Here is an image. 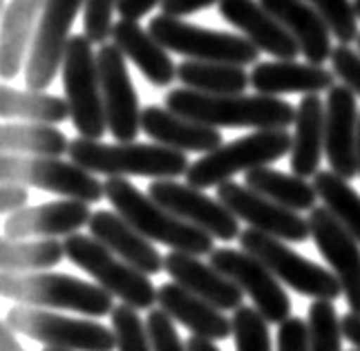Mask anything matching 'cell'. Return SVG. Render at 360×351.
<instances>
[{
  "mask_svg": "<svg viewBox=\"0 0 360 351\" xmlns=\"http://www.w3.org/2000/svg\"><path fill=\"white\" fill-rule=\"evenodd\" d=\"M166 108L213 128H289L295 108L273 94H206L191 87H175L166 96Z\"/></svg>",
  "mask_w": 360,
  "mask_h": 351,
  "instance_id": "6da1fadb",
  "label": "cell"
},
{
  "mask_svg": "<svg viewBox=\"0 0 360 351\" xmlns=\"http://www.w3.org/2000/svg\"><path fill=\"white\" fill-rule=\"evenodd\" d=\"M68 157L85 170L94 174H105V177L177 179L191 168L186 153L157 141L103 143L101 139L79 136V139L70 141Z\"/></svg>",
  "mask_w": 360,
  "mask_h": 351,
  "instance_id": "7a4b0ae2",
  "label": "cell"
},
{
  "mask_svg": "<svg viewBox=\"0 0 360 351\" xmlns=\"http://www.w3.org/2000/svg\"><path fill=\"white\" fill-rule=\"evenodd\" d=\"M105 199L115 206L121 217H126L132 226L143 233L148 240L168 246L170 250H184L193 255L213 253L215 237L195 224L177 217L159 202L139 191L128 177H108L103 181Z\"/></svg>",
  "mask_w": 360,
  "mask_h": 351,
  "instance_id": "3957f363",
  "label": "cell"
},
{
  "mask_svg": "<svg viewBox=\"0 0 360 351\" xmlns=\"http://www.w3.org/2000/svg\"><path fill=\"white\" fill-rule=\"evenodd\" d=\"M0 293L20 305L77 311L90 318L110 316L115 309V295L101 284H92L65 273H11L0 275Z\"/></svg>",
  "mask_w": 360,
  "mask_h": 351,
  "instance_id": "277c9868",
  "label": "cell"
},
{
  "mask_svg": "<svg viewBox=\"0 0 360 351\" xmlns=\"http://www.w3.org/2000/svg\"><path fill=\"white\" fill-rule=\"evenodd\" d=\"M63 244L72 264L92 275L96 284L119 298L123 305H130L136 311H150L157 305V289L150 282V275L134 269L94 235L72 233Z\"/></svg>",
  "mask_w": 360,
  "mask_h": 351,
  "instance_id": "5b68a950",
  "label": "cell"
},
{
  "mask_svg": "<svg viewBox=\"0 0 360 351\" xmlns=\"http://www.w3.org/2000/svg\"><path fill=\"white\" fill-rule=\"evenodd\" d=\"M291 143L293 136L287 132V128L255 130L242 139L221 143L193 161L186 172V181L206 191L210 186H219L221 181L233 179L238 172L276 164L278 159L291 153Z\"/></svg>",
  "mask_w": 360,
  "mask_h": 351,
  "instance_id": "8992f818",
  "label": "cell"
},
{
  "mask_svg": "<svg viewBox=\"0 0 360 351\" xmlns=\"http://www.w3.org/2000/svg\"><path fill=\"white\" fill-rule=\"evenodd\" d=\"M94 43L85 34H72L65 49L60 77L70 103V119L79 136L101 139L108 130L101 94V77Z\"/></svg>",
  "mask_w": 360,
  "mask_h": 351,
  "instance_id": "52a82bcc",
  "label": "cell"
},
{
  "mask_svg": "<svg viewBox=\"0 0 360 351\" xmlns=\"http://www.w3.org/2000/svg\"><path fill=\"white\" fill-rule=\"evenodd\" d=\"M148 30L170 52H177L186 58H195V60L233 63V65L246 68V65H255L259 52H262L244 34L200 27V25L186 23L184 18L166 16V14L150 18Z\"/></svg>",
  "mask_w": 360,
  "mask_h": 351,
  "instance_id": "ba28073f",
  "label": "cell"
},
{
  "mask_svg": "<svg viewBox=\"0 0 360 351\" xmlns=\"http://www.w3.org/2000/svg\"><path fill=\"white\" fill-rule=\"evenodd\" d=\"M0 177L3 181H20L68 199L96 204L105 197L103 184L96 174L79 166L77 161L45 155H14L3 153L0 157Z\"/></svg>",
  "mask_w": 360,
  "mask_h": 351,
  "instance_id": "9c48e42d",
  "label": "cell"
},
{
  "mask_svg": "<svg viewBox=\"0 0 360 351\" xmlns=\"http://www.w3.org/2000/svg\"><path fill=\"white\" fill-rule=\"evenodd\" d=\"M240 246L262 260L273 275L291 286L295 293L314 300H336L342 295V284L336 273H329L325 267L295 253L280 237L266 235L251 226L240 233Z\"/></svg>",
  "mask_w": 360,
  "mask_h": 351,
  "instance_id": "30bf717a",
  "label": "cell"
},
{
  "mask_svg": "<svg viewBox=\"0 0 360 351\" xmlns=\"http://www.w3.org/2000/svg\"><path fill=\"white\" fill-rule=\"evenodd\" d=\"M7 322L16 333L39 340L45 347L70 351H115L117 336L94 320L70 318L47 311L45 307L18 305L7 311Z\"/></svg>",
  "mask_w": 360,
  "mask_h": 351,
  "instance_id": "8fae6325",
  "label": "cell"
},
{
  "mask_svg": "<svg viewBox=\"0 0 360 351\" xmlns=\"http://www.w3.org/2000/svg\"><path fill=\"white\" fill-rule=\"evenodd\" d=\"M83 5L85 0H47L25 63V85L30 90L45 92L54 83L65 58L70 30Z\"/></svg>",
  "mask_w": 360,
  "mask_h": 351,
  "instance_id": "7c38bea8",
  "label": "cell"
},
{
  "mask_svg": "<svg viewBox=\"0 0 360 351\" xmlns=\"http://www.w3.org/2000/svg\"><path fill=\"white\" fill-rule=\"evenodd\" d=\"M217 199L235 217H240L248 226H253L266 235L280 237V240L293 244H302L311 237V224L300 212L259 195L246 184L242 186L233 179L221 181L217 186Z\"/></svg>",
  "mask_w": 360,
  "mask_h": 351,
  "instance_id": "4fadbf2b",
  "label": "cell"
},
{
  "mask_svg": "<svg viewBox=\"0 0 360 351\" xmlns=\"http://www.w3.org/2000/svg\"><path fill=\"white\" fill-rule=\"evenodd\" d=\"M96 60L108 130L117 141H134L141 130V108L126 65V54L117 43H103L96 49Z\"/></svg>",
  "mask_w": 360,
  "mask_h": 351,
  "instance_id": "5bb4252c",
  "label": "cell"
},
{
  "mask_svg": "<svg viewBox=\"0 0 360 351\" xmlns=\"http://www.w3.org/2000/svg\"><path fill=\"white\" fill-rule=\"evenodd\" d=\"M208 262L217 271L240 286V289L253 300L255 309L262 316L280 324L291 316V300L287 291L282 289L280 280L273 275V271L264 264L262 260H257L248 250H235V248H215L208 255Z\"/></svg>",
  "mask_w": 360,
  "mask_h": 351,
  "instance_id": "9a60e30c",
  "label": "cell"
},
{
  "mask_svg": "<svg viewBox=\"0 0 360 351\" xmlns=\"http://www.w3.org/2000/svg\"><path fill=\"white\" fill-rule=\"evenodd\" d=\"M148 195L159 202L177 217L204 229L215 240L231 242L240 237V217L219 202V199L208 197L202 188H195L188 181L179 184L175 179H153L148 186Z\"/></svg>",
  "mask_w": 360,
  "mask_h": 351,
  "instance_id": "2e32d148",
  "label": "cell"
},
{
  "mask_svg": "<svg viewBox=\"0 0 360 351\" xmlns=\"http://www.w3.org/2000/svg\"><path fill=\"white\" fill-rule=\"evenodd\" d=\"M309 224L320 255L342 284L349 311L360 313V242L331 215L327 206H314L309 210Z\"/></svg>",
  "mask_w": 360,
  "mask_h": 351,
  "instance_id": "e0dca14e",
  "label": "cell"
},
{
  "mask_svg": "<svg viewBox=\"0 0 360 351\" xmlns=\"http://www.w3.org/2000/svg\"><path fill=\"white\" fill-rule=\"evenodd\" d=\"M358 106L352 87L333 85L325 101V155L329 168L345 179L360 177L358 170Z\"/></svg>",
  "mask_w": 360,
  "mask_h": 351,
  "instance_id": "ac0fdd59",
  "label": "cell"
},
{
  "mask_svg": "<svg viewBox=\"0 0 360 351\" xmlns=\"http://www.w3.org/2000/svg\"><path fill=\"white\" fill-rule=\"evenodd\" d=\"M92 210L88 202L81 199H60L41 206L20 208L11 212L5 222V235L25 240V237H68L79 233L90 224Z\"/></svg>",
  "mask_w": 360,
  "mask_h": 351,
  "instance_id": "d6986e66",
  "label": "cell"
},
{
  "mask_svg": "<svg viewBox=\"0 0 360 351\" xmlns=\"http://www.w3.org/2000/svg\"><path fill=\"white\" fill-rule=\"evenodd\" d=\"M219 14L266 54L276 58H295L300 54L287 27L259 0H219Z\"/></svg>",
  "mask_w": 360,
  "mask_h": 351,
  "instance_id": "ffe728a7",
  "label": "cell"
},
{
  "mask_svg": "<svg viewBox=\"0 0 360 351\" xmlns=\"http://www.w3.org/2000/svg\"><path fill=\"white\" fill-rule=\"evenodd\" d=\"M166 271L184 289L208 300L210 305H215L221 311H235L238 307H242L244 291L229 275L217 271L210 262L204 264L200 255L184 253V250H170L166 255Z\"/></svg>",
  "mask_w": 360,
  "mask_h": 351,
  "instance_id": "44dd1931",
  "label": "cell"
},
{
  "mask_svg": "<svg viewBox=\"0 0 360 351\" xmlns=\"http://www.w3.org/2000/svg\"><path fill=\"white\" fill-rule=\"evenodd\" d=\"M88 226L98 242H103L110 250H115L119 257L146 275H157L166 269V257L153 246V240L136 231L117 210L92 212Z\"/></svg>",
  "mask_w": 360,
  "mask_h": 351,
  "instance_id": "7402d4cb",
  "label": "cell"
},
{
  "mask_svg": "<svg viewBox=\"0 0 360 351\" xmlns=\"http://www.w3.org/2000/svg\"><path fill=\"white\" fill-rule=\"evenodd\" d=\"M141 130L153 141L170 146L181 153H210L221 146L219 128L193 121L170 108L148 106L141 110Z\"/></svg>",
  "mask_w": 360,
  "mask_h": 351,
  "instance_id": "603a6c76",
  "label": "cell"
},
{
  "mask_svg": "<svg viewBox=\"0 0 360 351\" xmlns=\"http://www.w3.org/2000/svg\"><path fill=\"white\" fill-rule=\"evenodd\" d=\"M157 305L195 336L208 338V340H226L229 336H233V322L224 316V311L184 289L175 280L157 289Z\"/></svg>",
  "mask_w": 360,
  "mask_h": 351,
  "instance_id": "cb8c5ba5",
  "label": "cell"
},
{
  "mask_svg": "<svg viewBox=\"0 0 360 351\" xmlns=\"http://www.w3.org/2000/svg\"><path fill=\"white\" fill-rule=\"evenodd\" d=\"M336 74L318 63H297L295 58H276L255 63L251 70V87L262 94H309L325 92L336 85Z\"/></svg>",
  "mask_w": 360,
  "mask_h": 351,
  "instance_id": "d4e9b609",
  "label": "cell"
},
{
  "mask_svg": "<svg viewBox=\"0 0 360 351\" xmlns=\"http://www.w3.org/2000/svg\"><path fill=\"white\" fill-rule=\"evenodd\" d=\"M47 0H9L0 27V77L16 79L30 56L34 32Z\"/></svg>",
  "mask_w": 360,
  "mask_h": 351,
  "instance_id": "484cf974",
  "label": "cell"
},
{
  "mask_svg": "<svg viewBox=\"0 0 360 351\" xmlns=\"http://www.w3.org/2000/svg\"><path fill=\"white\" fill-rule=\"evenodd\" d=\"M295 39L309 63L322 65L331 58V30L307 0H259Z\"/></svg>",
  "mask_w": 360,
  "mask_h": 351,
  "instance_id": "4316f807",
  "label": "cell"
},
{
  "mask_svg": "<svg viewBox=\"0 0 360 351\" xmlns=\"http://www.w3.org/2000/svg\"><path fill=\"white\" fill-rule=\"evenodd\" d=\"M112 39L150 85L166 87L177 79V65L168 56V49L155 39L150 30H143L139 20L121 18L115 23Z\"/></svg>",
  "mask_w": 360,
  "mask_h": 351,
  "instance_id": "83f0119b",
  "label": "cell"
},
{
  "mask_svg": "<svg viewBox=\"0 0 360 351\" xmlns=\"http://www.w3.org/2000/svg\"><path fill=\"white\" fill-rule=\"evenodd\" d=\"M295 130L291 143V170L300 177H311L320 168L325 153V101L318 92H309L295 108Z\"/></svg>",
  "mask_w": 360,
  "mask_h": 351,
  "instance_id": "f1b7e54d",
  "label": "cell"
},
{
  "mask_svg": "<svg viewBox=\"0 0 360 351\" xmlns=\"http://www.w3.org/2000/svg\"><path fill=\"white\" fill-rule=\"evenodd\" d=\"M0 117L5 121H34L58 125L70 119L68 98L45 94L43 90H16L11 85L0 87Z\"/></svg>",
  "mask_w": 360,
  "mask_h": 351,
  "instance_id": "f546056e",
  "label": "cell"
},
{
  "mask_svg": "<svg viewBox=\"0 0 360 351\" xmlns=\"http://www.w3.org/2000/svg\"><path fill=\"white\" fill-rule=\"evenodd\" d=\"M177 79L184 87L206 94H242L251 85V74L244 65L188 58L177 65Z\"/></svg>",
  "mask_w": 360,
  "mask_h": 351,
  "instance_id": "4dcf8cb0",
  "label": "cell"
},
{
  "mask_svg": "<svg viewBox=\"0 0 360 351\" xmlns=\"http://www.w3.org/2000/svg\"><path fill=\"white\" fill-rule=\"evenodd\" d=\"M244 184L248 188H253L259 195H264L273 202H278L282 206H287L291 210H311L316 206L318 193L314 184H309L300 174H287L282 170L259 166L253 168L244 174Z\"/></svg>",
  "mask_w": 360,
  "mask_h": 351,
  "instance_id": "1f68e13d",
  "label": "cell"
},
{
  "mask_svg": "<svg viewBox=\"0 0 360 351\" xmlns=\"http://www.w3.org/2000/svg\"><path fill=\"white\" fill-rule=\"evenodd\" d=\"M0 148L14 155L63 157L70 150L68 136L56 125L34 121H5L0 128Z\"/></svg>",
  "mask_w": 360,
  "mask_h": 351,
  "instance_id": "d6a6232c",
  "label": "cell"
},
{
  "mask_svg": "<svg viewBox=\"0 0 360 351\" xmlns=\"http://www.w3.org/2000/svg\"><path fill=\"white\" fill-rule=\"evenodd\" d=\"M65 255V244L56 237H43V240H16L7 237L0 242V267L11 273H32L56 267Z\"/></svg>",
  "mask_w": 360,
  "mask_h": 351,
  "instance_id": "836d02e7",
  "label": "cell"
},
{
  "mask_svg": "<svg viewBox=\"0 0 360 351\" xmlns=\"http://www.w3.org/2000/svg\"><path fill=\"white\" fill-rule=\"evenodd\" d=\"M314 188L331 215L360 242V193L349 186V179L333 170H318L314 174Z\"/></svg>",
  "mask_w": 360,
  "mask_h": 351,
  "instance_id": "e575fe53",
  "label": "cell"
},
{
  "mask_svg": "<svg viewBox=\"0 0 360 351\" xmlns=\"http://www.w3.org/2000/svg\"><path fill=\"white\" fill-rule=\"evenodd\" d=\"M342 324L333 300H314L309 307L311 351H342Z\"/></svg>",
  "mask_w": 360,
  "mask_h": 351,
  "instance_id": "d590c367",
  "label": "cell"
},
{
  "mask_svg": "<svg viewBox=\"0 0 360 351\" xmlns=\"http://www.w3.org/2000/svg\"><path fill=\"white\" fill-rule=\"evenodd\" d=\"M233 338L235 351H273L269 320L255 307H238L233 311Z\"/></svg>",
  "mask_w": 360,
  "mask_h": 351,
  "instance_id": "8d00e7d4",
  "label": "cell"
},
{
  "mask_svg": "<svg viewBox=\"0 0 360 351\" xmlns=\"http://www.w3.org/2000/svg\"><path fill=\"white\" fill-rule=\"evenodd\" d=\"M110 318H112V329L117 336V351H155L146 322L139 318L134 307L121 302L112 309Z\"/></svg>",
  "mask_w": 360,
  "mask_h": 351,
  "instance_id": "74e56055",
  "label": "cell"
},
{
  "mask_svg": "<svg viewBox=\"0 0 360 351\" xmlns=\"http://www.w3.org/2000/svg\"><path fill=\"white\" fill-rule=\"evenodd\" d=\"M318 14L329 25L331 36L338 43H347L358 39V16L354 9V0H307Z\"/></svg>",
  "mask_w": 360,
  "mask_h": 351,
  "instance_id": "f35d334b",
  "label": "cell"
},
{
  "mask_svg": "<svg viewBox=\"0 0 360 351\" xmlns=\"http://www.w3.org/2000/svg\"><path fill=\"white\" fill-rule=\"evenodd\" d=\"M119 0H85L83 5V32L92 41L103 45L112 36L115 9Z\"/></svg>",
  "mask_w": 360,
  "mask_h": 351,
  "instance_id": "ab89813d",
  "label": "cell"
},
{
  "mask_svg": "<svg viewBox=\"0 0 360 351\" xmlns=\"http://www.w3.org/2000/svg\"><path fill=\"white\" fill-rule=\"evenodd\" d=\"M146 327H148V336H150L155 351H188V347L179 340L172 318L161 307L148 311Z\"/></svg>",
  "mask_w": 360,
  "mask_h": 351,
  "instance_id": "60d3db41",
  "label": "cell"
},
{
  "mask_svg": "<svg viewBox=\"0 0 360 351\" xmlns=\"http://www.w3.org/2000/svg\"><path fill=\"white\" fill-rule=\"evenodd\" d=\"M331 70L333 74L360 96V52L352 49L347 43H340L331 52Z\"/></svg>",
  "mask_w": 360,
  "mask_h": 351,
  "instance_id": "b9f144b4",
  "label": "cell"
},
{
  "mask_svg": "<svg viewBox=\"0 0 360 351\" xmlns=\"http://www.w3.org/2000/svg\"><path fill=\"white\" fill-rule=\"evenodd\" d=\"M278 351H311L309 322L300 318H287L278 329Z\"/></svg>",
  "mask_w": 360,
  "mask_h": 351,
  "instance_id": "7bdbcfd3",
  "label": "cell"
},
{
  "mask_svg": "<svg viewBox=\"0 0 360 351\" xmlns=\"http://www.w3.org/2000/svg\"><path fill=\"white\" fill-rule=\"evenodd\" d=\"M30 199V193H27V186L20 184V181H3L0 186V210L5 212H16L20 208H25Z\"/></svg>",
  "mask_w": 360,
  "mask_h": 351,
  "instance_id": "ee69618b",
  "label": "cell"
},
{
  "mask_svg": "<svg viewBox=\"0 0 360 351\" xmlns=\"http://www.w3.org/2000/svg\"><path fill=\"white\" fill-rule=\"evenodd\" d=\"M215 3H219V0H161V14L186 18V16L197 14V11H202Z\"/></svg>",
  "mask_w": 360,
  "mask_h": 351,
  "instance_id": "f6af8a7d",
  "label": "cell"
},
{
  "mask_svg": "<svg viewBox=\"0 0 360 351\" xmlns=\"http://www.w3.org/2000/svg\"><path fill=\"white\" fill-rule=\"evenodd\" d=\"M161 5V0H119L117 14L128 20H139L146 14H150V9Z\"/></svg>",
  "mask_w": 360,
  "mask_h": 351,
  "instance_id": "bcb514c9",
  "label": "cell"
},
{
  "mask_svg": "<svg viewBox=\"0 0 360 351\" xmlns=\"http://www.w3.org/2000/svg\"><path fill=\"white\" fill-rule=\"evenodd\" d=\"M340 324H342V336L349 340L356 349H360V313H345L340 318Z\"/></svg>",
  "mask_w": 360,
  "mask_h": 351,
  "instance_id": "7dc6e473",
  "label": "cell"
},
{
  "mask_svg": "<svg viewBox=\"0 0 360 351\" xmlns=\"http://www.w3.org/2000/svg\"><path fill=\"white\" fill-rule=\"evenodd\" d=\"M16 331L9 327V322L5 320L0 324V351H25L20 347V343L16 340Z\"/></svg>",
  "mask_w": 360,
  "mask_h": 351,
  "instance_id": "c3c4849f",
  "label": "cell"
},
{
  "mask_svg": "<svg viewBox=\"0 0 360 351\" xmlns=\"http://www.w3.org/2000/svg\"><path fill=\"white\" fill-rule=\"evenodd\" d=\"M186 347H188V351H219L213 340H208V338H202V336H191L188 343H186Z\"/></svg>",
  "mask_w": 360,
  "mask_h": 351,
  "instance_id": "681fc988",
  "label": "cell"
},
{
  "mask_svg": "<svg viewBox=\"0 0 360 351\" xmlns=\"http://www.w3.org/2000/svg\"><path fill=\"white\" fill-rule=\"evenodd\" d=\"M356 153H358V170H360V117H358V141H356Z\"/></svg>",
  "mask_w": 360,
  "mask_h": 351,
  "instance_id": "f907efd6",
  "label": "cell"
},
{
  "mask_svg": "<svg viewBox=\"0 0 360 351\" xmlns=\"http://www.w3.org/2000/svg\"><path fill=\"white\" fill-rule=\"evenodd\" d=\"M354 9H356V16L360 18V0H354Z\"/></svg>",
  "mask_w": 360,
  "mask_h": 351,
  "instance_id": "816d5d0a",
  "label": "cell"
},
{
  "mask_svg": "<svg viewBox=\"0 0 360 351\" xmlns=\"http://www.w3.org/2000/svg\"><path fill=\"white\" fill-rule=\"evenodd\" d=\"M43 351H70V349H58V347H45Z\"/></svg>",
  "mask_w": 360,
  "mask_h": 351,
  "instance_id": "f5cc1de1",
  "label": "cell"
},
{
  "mask_svg": "<svg viewBox=\"0 0 360 351\" xmlns=\"http://www.w3.org/2000/svg\"><path fill=\"white\" fill-rule=\"evenodd\" d=\"M356 43H358V52H360V34H358V39H356Z\"/></svg>",
  "mask_w": 360,
  "mask_h": 351,
  "instance_id": "db71d44e",
  "label": "cell"
},
{
  "mask_svg": "<svg viewBox=\"0 0 360 351\" xmlns=\"http://www.w3.org/2000/svg\"><path fill=\"white\" fill-rule=\"evenodd\" d=\"M352 351H360V349H352Z\"/></svg>",
  "mask_w": 360,
  "mask_h": 351,
  "instance_id": "11a10c76",
  "label": "cell"
}]
</instances>
